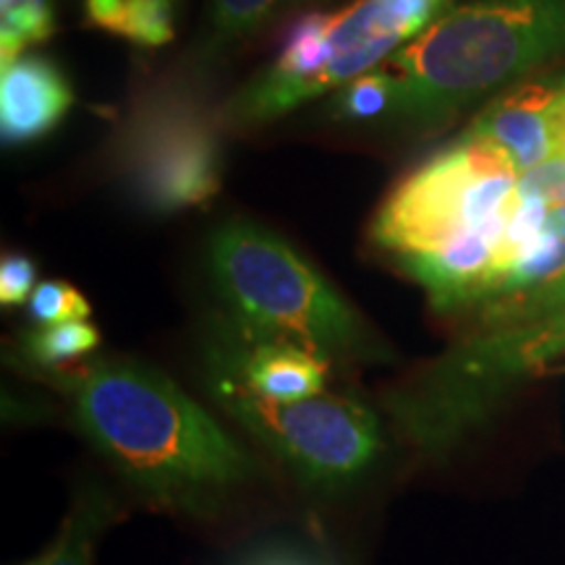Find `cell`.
<instances>
[{
  "label": "cell",
  "mask_w": 565,
  "mask_h": 565,
  "mask_svg": "<svg viewBox=\"0 0 565 565\" xmlns=\"http://www.w3.org/2000/svg\"><path fill=\"white\" fill-rule=\"evenodd\" d=\"M55 374L89 443L158 503L202 508L257 475L242 445L152 366L95 359Z\"/></svg>",
  "instance_id": "cell-1"
},
{
  "label": "cell",
  "mask_w": 565,
  "mask_h": 565,
  "mask_svg": "<svg viewBox=\"0 0 565 565\" xmlns=\"http://www.w3.org/2000/svg\"><path fill=\"white\" fill-rule=\"evenodd\" d=\"M565 58V0H469L395 51L393 118L433 134L500 89Z\"/></svg>",
  "instance_id": "cell-2"
},
{
  "label": "cell",
  "mask_w": 565,
  "mask_h": 565,
  "mask_svg": "<svg viewBox=\"0 0 565 565\" xmlns=\"http://www.w3.org/2000/svg\"><path fill=\"white\" fill-rule=\"evenodd\" d=\"M207 267L233 322L324 362H380L385 345L356 309L278 233L249 221L212 231Z\"/></svg>",
  "instance_id": "cell-3"
},
{
  "label": "cell",
  "mask_w": 565,
  "mask_h": 565,
  "mask_svg": "<svg viewBox=\"0 0 565 565\" xmlns=\"http://www.w3.org/2000/svg\"><path fill=\"white\" fill-rule=\"evenodd\" d=\"M565 353V309L529 322L477 324L448 351L385 393L395 433L443 458L482 429L529 374Z\"/></svg>",
  "instance_id": "cell-4"
},
{
  "label": "cell",
  "mask_w": 565,
  "mask_h": 565,
  "mask_svg": "<svg viewBox=\"0 0 565 565\" xmlns=\"http://www.w3.org/2000/svg\"><path fill=\"white\" fill-rule=\"evenodd\" d=\"M221 110L189 84L145 89L113 134L110 162L124 192L152 215L202 207L223 186Z\"/></svg>",
  "instance_id": "cell-5"
},
{
  "label": "cell",
  "mask_w": 565,
  "mask_h": 565,
  "mask_svg": "<svg viewBox=\"0 0 565 565\" xmlns=\"http://www.w3.org/2000/svg\"><path fill=\"white\" fill-rule=\"evenodd\" d=\"M515 202L519 175L487 147L458 137L393 189L370 236L395 257L433 249L466 231L503 223Z\"/></svg>",
  "instance_id": "cell-6"
},
{
  "label": "cell",
  "mask_w": 565,
  "mask_h": 565,
  "mask_svg": "<svg viewBox=\"0 0 565 565\" xmlns=\"http://www.w3.org/2000/svg\"><path fill=\"white\" fill-rule=\"evenodd\" d=\"M210 377L217 404L303 482L341 487L362 477L383 454V427L362 401L320 393L278 404L246 391L225 372L210 370Z\"/></svg>",
  "instance_id": "cell-7"
},
{
  "label": "cell",
  "mask_w": 565,
  "mask_h": 565,
  "mask_svg": "<svg viewBox=\"0 0 565 565\" xmlns=\"http://www.w3.org/2000/svg\"><path fill=\"white\" fill-rule=\"evenodd\" d=\"M563 97L565 79L515 84L479 110L461 139L487 147L521 179L557 158Z\"/></svg>",
  "instance_id": "cell-8"
},
{
  "label": "cell",
  "mask_w": 565,
  "mask_h": 565,
  "mask_svg": "<svg viewBox=\"0 0 565 565\" xmlns=\"http://www.w3.org/2000/svg\"><path fill=\"white\" fill-rule=\"evenodd\" d=\"M505 223L508 217L490 228L466 231L433 249L398 254L395 263L427 291L437 312L484 307L492 299L494 280L503 270L500 246Z\"/></svg>",
  "instance_id": "cell-9"
},
{
  "label": "cell",
  "mask_w": 565,
  "mask_h": 565,
  "mask_svg": "<svg viewBox=\"0 0 565 565\" xmlns=\"http://www.w3.org/2000/svg\"><path fill=\"white\" fill-rule=\"evenodd\" d=\"M210 349V370L231 374L259 398L291 404L324 393L330 362L296 343L254 335L233 322Z\"/></svg>",
  "instance_id": "cell-10"
},
{
  "label": "cell",
  "mask_w": 565,
  "mask_h": 565,
  "mask_svg": "<svg viewBox=\"0 0 565 565\" xmlns=\"http://www.w3.org/2000/svg\"><path fill=\"white\" fill-rule=\"evenodd\" d=\"M74 105L63 71L40 53H26L0 76V137L6 147L47 137Z\"/></svg>",
  "instance_id": "cell-11"
},
{
  "label": "cell",
  "mask_w": 565,
  "mask_h": 565,
  "mask_svg": "<svg viewBox=\"0 0 565 565\" xmlns=\"http://www.w3.org/2000/svg\"><path fill=\"white\" fill-rule=\"evenodd\" d=\"M450 11L454 0H353L349 9L330 13V63L377 40L404 47Z\"/></svg>",
  "instance_id": "cell-12"
},
{
  "label": "cell",
  "mask_w": 565,
  "mask_h": 565,
  "mask_svg": "<svg viewBox=\"0 0 565 565\" xmlns=\"http://www.w3.org/2000/svg\"><path fill=\"white\" fill-rule=\"evenodd\" d=\"M87 24L145 47H160L173 40L171 0H84Z\"/></svg>",
  "instance_id": "cell-13"
},
{
  "label": "cell",
  "mask_w": 565,
  "mask_h": 565,
  "mask_svg": "<svg viewBox=\"0 0 565 565\" xmlns=\"http://www.w3.org/2000/svg\"><path fill=\"white\" fill-rule=\"evenodd\" d=\"M398 103V84L385 66H377L370 74L359 76L341 89H335L328 105V116L343 124H364L374 118H393Z\"/></svg>",
  "instance_id": "cell-14"
},
{
  "label": "cell",
  "mask_w": 565,
  "mask_h": 565,
  "mask_svg": "<svg viewBox=\"0 0 565 565\" xmlns=\"http://www.w3.org/2000/svg\"><path fill=\"white\" fill-rule=\"evenodd\" d=\"M100 345V333L89 322L38 324L24 338V353L42 370H66L68 362L87 356Z\"/></svg>",
  "instance_id": "cell-15"
},
{
  "label": "cell",
  "mask_w": 565,
  "mask_h": 565,
  "mask_svg": "<svg viewBox=\"0 0 565 565\" xmlns=\"http://www.w3.org/2000/svg\"><path fill=\"white\" fill-rule=\"evenodd\" d=\"M55 32V17L47 0H0V63L11 66L34 42Z\"/></svg>",
  "instance_id": "cell-16"
},
{
  "label": "cell",
  "mask_w": 565,
  "mask_h": 565,
  "mask_svg": "<svg viewBox=\"0 0 565 565\" xmlns=\"http://www.w3.org/2000/svg\"><path fill=\"white\" fill-rule=\"evenodd\" d=\"M561 309H565V267L532 288L479 307V324L529 322L561 312Z\"/></svg>",
  "instance_id": "cell-17"
},
{
  "label": "cell",
  "mask_w": 565,
  "mask_h": 565,
  "mask_svg": "<svg viewBox=\"0 0 565 565\" xmlns=\"http://www.w3.org/2000/svg\"><path fill=\"white\" fill-rule=\"evenodd\" d=\"M278 0H210V45L215 51L249 38Z\"/></svg>",
  "instance_id": "cell-18"
},
{
  "label": "cell",
  "mask_w": 565,
  "mask_h": 565,
  "mask_svg": "<svg viewBox=\"0 0 565 565\" xmlns=\"http://www.w3.org/2000/svg\"><path fill=\"white\" fill-rule=\"evenodd\" d=\"M30 315L38 324H61V322H87L92 315L89 301L63 280L40 282L38 291L30 299Z\"/></svg>",
  "instance_id": "cell-19"
},
{
  "label": "cell",
  "mask_w": 565,
  "mask_h": 565,
  "mask_svg": "<svg viewBox=\"0 0 565 565\" xmlns=\"http://www.w3.org/2000/svg\"><path fill=\"white\" fill-rule=\"evenodd\" d=\"M100 524L103 515L92 505V511L71 519L58 542L30 565H92V550H95V536Z\"/></svg>",
  "instance_id": "cell-20"
},
{
  "label": "cell",
  "mask_w": 565,
  "mask_h": 565,
  "mask_svg": "<svg viewBox=\"0 0 565 565\" xmlns=\"http://www.w3.org/2000/svg\"><path fill=\"white\" fill-rule=\"evenodd\" d=\"M38 265L26 254H3L0 259V303L21 307L38 291Z\"/></svg>",
  "instance_id": "cell-21"
},
{
  "label": "cell",
  "mask_w": 565,
  "mask_h": 565,
  "mask_svg": "<svg viewBox=\"0 0 565 565\" xmlns=\"http://www.w3.org/2000/svg\"><path fill=\"white\" fill-rule=\"evenodd\" d=\"M252 565H312V563H307V561H303V557L278 553V555H265V557H259V561H254Z\"/></svg>",
  "instance_id": "cell-22"
},
{
  "label": "cell",
  "mask_w": 565,
  "mask_h": 565,
  "mask_svg": "<svg viewBox=\"0 0 565 565\" xmlns=\"http://www.w3.org/2000/svg\"><path fill=\"white\" fill-rule=\"evenodd\" d=\"M547 228L561 233V236H565V204H561V207H553L550 210L547 215Z\"/></svg>",
  "instance_id": "cell-23"
},
{
  "label": "cell",
  "mask_w": 565,
  "mask_h": 565,
  "mask_svg": "<svg viewBox=\"0 0 565 565\" xmlns=\"http://www.w3.org/2000/svg\"><path fill=\"white\" fill-rule=\"evenodd\" d=\"M557 158H565V97L561 108V145H557Z\"/></svg>",
  "instance_id": "cell-24"
},
{
  "label": "cell",
  "mask_w": 565,
  "mask_h": 565,
  "mask_svg": "<svg viewBox=\"0 0 565 565\" xmlns=\"http://www.w3.org/2000/svg\"><path fill=\"white\" fill-rule=\"evenodd\" d=\"M288 3H309V0H288Z\"/></svg>",
  "instance_id": "cell-25"
}]
</instances>
